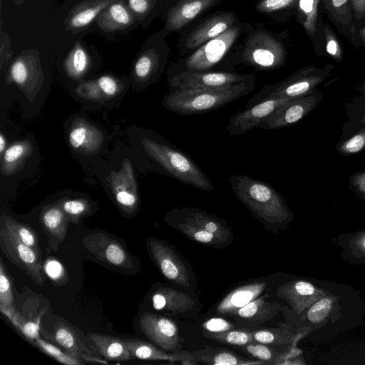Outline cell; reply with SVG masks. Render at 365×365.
Instances as JSON below:
<instances>
[{"label": "cell", "mask_w": 365, "mask_h": 365, "mask_svg": "<svg viewBox=\"0 0 365 365\" xmlns=\"http://www.w3.org/2000/svg\"><path fill=\"white\" fill-rule=\"evenodd\" d=\"M286 58L283 34L274 33L264 24H257L236 46L225 71H233L236 66L242 63L257 71H272L283 66Z\"/></svg>", "instance_id": "cell-1"}, {"label": "cell", "mask_w": 365, "mask_h": 365, "mask_svg": "<svg viewBox=\"0 0 365 365\" xmlns=\"http://www.w3.org/2000/svg\"><path fill=\"white\" fill-rule=\"evenodd\" d=\"M252 28L250 22L240 21L194 52L171 63L168 69V77L183 71H225L228 58Z\"/></svg>", "instance_id": "cell-2"}, {"label": "cell", "mask_w": 365, "mask_h": 365, "mask_svg": "<svg viewBox=\"0 0 365 365\" xmlns=\"http://www.w3.org/2000/svg\"><path fill=\"white\" fill-rule=\"evenodd\" d=\"M256 83L248 82L217 89L170 88L163 105L181 115L209 112L250 93Z\"/></svg>", "instance_id": "cell-3"}, {"label": "cell", "mask_w": 365, "mask_h": 365, "mask_svg": "<svg viewBox=\"0 0 365 365\" xmlns=\"http://www.w3.org/2000/svg\"><path fill=\"white\" fill-rule=\"evenodd\" d=\"M228 181L235 196L264 223L281 224L289 217L284 198L269 184L243 174L232 175Z\"/></svg>", "instance_id": "cell-4"}, {"label": "cell", "mask_w": 365, "mask_h": 365, "mask_svg": "<svg viewBox=\"0 0 365 365\" xmlns=\"http://www.w3.org/2000/svg\"><path fill=\"white\" fill-rule=\"evenodd\" d=\"M143 145L147 153L177 180L204 191H212L214 186L192 158L175 146L144 138Z\"/></svg>", "instance_id": "cell-5"}, {"label": "cell", "mask_w": 365, "mask_h": 365, "mask_svg": "<svg viewBox=\"0 0 365 365\" xmlns=\"http://www.w3.org/2000/svg\"><path fill=\"white\" fill-rule=\"evenodd\" d=\"M239 21L232 11H217L197 19L180 34L177 44L179 53L182 56L190 54Z\"/></svg>", "instance_id": "cell-6"}, {"label": "cell", "mask_w": 365, "mask_h": 365, "mask_svg": "<svg viewBox=\"0 0 365 365\" xmlns=\"http://www.w3.org/2000/svg\"><path fill=\"white\" fill-rule=\"evenodd\" d=\"M325 78L314 68H302L279 82L264 86L248 100L245 108L267 99H291L306 96L313 92Z\"/></svg>", "instance_id": "cell-7"}, {"label": "cell", "mask_w": 365, "mask_h": 365, "mask_svg": "<svg viewBox=\"0 0 365 365\" xmlns=\"http://www.w3.org/2000/svg\"><path fill=\"white\" fill-rule=\"evenodd\" d=\"M168 34L163 28L144 41L133 66L134 76L138 81L149 83L157 80L163 72L170 52L165 40Z\"/></svg>", "instance_id": "cell-8"}, {"label": "cell", "mask_w": 365, "mask_h": 365, "mask_svg": "<svg viewBox=\"0 0 365 365\" xmlns=\"http://www.w3.org/2000/svg\"><path fill=\"white\" fill-rule=\"evenodd\" d=\"M255 79L253 73L224 71H183L168 77L170 88H224Z\"/></svg>", "instance_id": "cell-9"}, {"label": "cell", "mask_w": 365, "mask_h": 365, "mask_svg": "<svg viewBox=\"0 0 365 365\" xmlns=\"http://www.w3.org/2000/svg\"><path fill=\"white\" fill-rule=\"evenodd\" d=\"M222 0H166L161 14L168 33L181 34L192 22L217 6Z\"/></svg>", "instance_id": "cell-10"}, {"label": "cell", "mask_w": 365, "mask_h": 365, "mask_svg": "<svg viewBox=\"0 0 365 365\" xmlns=\"http://www.w3.org/2000/svg\"><path fill=\"white\" fill-rule=\"evenodd\" d=\"M0 247L6 258L24 269L38 285H43L44 277L41 255L23 243L13 232L1 226Z\"/></svg>", "instance_id": "cell-11"}, {"label": "cell", "mask_w": 365, "mask_h": 365, "mask_svg": "<svg viewBox=\"0 0 365 365\" xmlns=\"http://www.w3.org/2000/svg\"><path fill=\"white\" fill-rule=\"evenodd\" d=\"M322 100L320 91L291 99L270 114L257 126L266 130L283 128L294 125L306 117Z\"/></svg>", "instance_id": "cell-12"}, {"label": "cell", "mask_w": 365, "mask_h": 365, "mask_svg": "<svg viewBox=\"0 0 365 365\" xmlns=\"http://www.w3.org/2000/svg\"><path fill=\"white\" fill-rule=\"evenodd\" d=\"M147 247L152 259L168 280L183 287L190 286L188 270L175 251L153 237L148 239Z\"/></svg>", "instance_id": "cell-13"}, {"label": "cell", "mask_w": 365, "mask_h": 365, "mask_svg": "<svg viewBox=\"0 0 365 365\" xmlns=\"http://www.w3.org/2000/svg\"><path fill=\"white\" fill-rule=\"evenodd\" d=\"M87 250L98 259L122 269L133 267L130 256L118 241L104 233L88 235L83 237Z\"/></svg>", "instance_id": "cell-14"}, {"label": "cell", "mask_w": 365, "mask_h": 365, "mask_svg": "<svg viewBox=\"0 0 365 365\" xmlns=\"http://www.w3.org/2000/svg\"><path fill=\"white\" fill-rule=\"evenodd\" d=\"M142 331L153 342L167 351H177L180 347L178 327L170 319L145 312L139 320Z\"/></svg>", "instance_id": "cell-15"}, {"label": "cell", "mask_w": 365, "mask_h": 365, "mask_svg": "<svg viewBox=\"0 0 365 365\" xmlns=\"http://www.w3.org/2000/svg\"><path fill=\"white\" fill-rule=\"evenodd\" d=\"M95 24L98 33L108 38L110 36L126 34L139 26L125 0H116L106 7Z\"/></svg>", "instance_id": "cell-16"}, {"label": "cell", "mask_w": 365, "mask_h": 365, "mask_svg": "<svg viewBox=\"0 0 365 365\" xmlns=\"http://www.w3.org/2000/svg\"><path fill=\"white\" fill-rule=\"evenodd\" d=\"M293 99V98H291ZM291 99H267L230 116L227 130L231 135H243Z\"/></svg>", "instance_id": "cell-17"}, {"label": "cell", "mask_w": 365, "mask_h": 365, "mask_svg": "<svg viewBox=\"0 0 365 365\" xmlns=\"http://www.w3.org/2000/svg\"><path fill=\"white\" fill-rule=\"evenodd\" d=\"M53 340L68 353L75 356L83 364L95 363L107 364L108 361L96 356L81 340L75 329L64 323H58L54 328Z\"/></svg>", "instance_id": "cell-18"}, {"label": "cell", "mask_w": 365, "mask_h": 365, "mask_svg": "<svg viewBox=\"0 0 365 365\" xmlns=\"http://www.w3.org/2000/svg\"><path fill=\"white\" fill-rule=\"evenodd\" d=\"M116 0H86L75 5L64 20L66 31H82L95 23L103 10Z\"/></svg>", "instance_id": "cell-19"}, {"label": "cell", "mask_w": 365, "mask_h": 365, "mask_svg": "<svg viewBox=\"0 0 365 365\" xmlns=\"http://www.w3.org/2000/svg\"><path fill=\"white\" fill-rule=\"evenodd\" d=\"M133 358L141 360H159L170 362L180 361L182 364H195V359L190 353L180 352L167 354L151 344L134 339H123Z\"/></svg>", "instance_id": "cell-20"}, {"label": "cell", "mask_w": 365, "mask_h": 365, "mask_svg": "<svg viewBox=\"0 0 365 365\" xmlns=\"http://www.w3.org/2000/svg\"><path fill=\"white\" fill-rule=\"evenodd\" d=\"M112 183L115 198L119 205L128 212L134 210L138 205V197L132 167L128 160H125L123 170L115 173Z\"/></svg>", "instance_id": "cell-21"}, {"label": "cell", "mask_w": 365, "mask_h": 365, "mask_svg": "<svg viewBox=\"0 0 365 365\" xmlns=\"http://www.w3.org/2000/svg\"><path fill=\"white\" fill-rule=\"evenodd\" d=\"M267 287L264 282H257L239 287L227 294L217 304L216 312L231 316L262 293Z\"/></svg>", "instance_id": "cell-22"}, {"label": "cell", "mask_w": 365, "mask_h": 365, "mask_svg": "<svg viewBox=\"0 0 365 365\" xmlns=\"http://www.w3.org/2000/svg\"><path fill=\"white\" fill-rule=\"evenodd\" d=\"M173 211L184 220L215 235L222 242L231 237L230 229L213 215L195 207H183Z\"/></svg>", "instance_id": "cell-23"}, {"label": "cell", "mask_w": 365, "mask_h": 365, "mask_svg": "<svg viewBox=\"0 0 365 365\" xmlns=\"http://www.w3.org/2000/svg\"><path fill=\"white\" fill-rule=\"evenodd\" d=\"M155 309L173 313H183L190 310L194 300L184 292L169 287H160L151 297Z\"/></svg>", "instance_id": "cell-24"}, {"label": "cell", "mask_w": 365, "mask_h": 365, "mask_svg": "<svg viewBox=\"0 0 365 365\" xmlns=\"http://www.w3.org/2000/svg\"><path fill=\"white\" fill-rule=\"evenodd\" d=\"M87 338L106 360L125 361L133 358L123 339L96 333L88 334Z\"/></svg>", "instance_id": "cell-25"}, {"label": "cell", "mask_w": 365, "mask_h": 365, "mask_svg": "<svg viewBox=\"0 0 365 365\" xmlns=\"http://www.w3.org/2000/svg\"><path fill=\"white\" fill-rule=\"evenodd\" d=\"M267 294L258 297L231 316L260 324L267 322L273 319L279 309V305L274 302L267 301Z\"/></svg>", "instance_id": "cell-26"}, {"label": "cell", "mask_w": 365, "mask_h": 365, "mask_svg": "<svg viewBox=\"0 0 365 365\" xmlns=\"http://www.w3.org/2000/svg\"><path fill=\"white\" fill-rule=\"evenodd\" d=\"M41 223L45 232L57 246L67 232V215L60 206L46 207L41 213Z\"/></svg>", "instance_id": "cell-27"}, {"label": "cell", "mask_w": 365, "mask_h": 365, "mask_svg": "<svg viewBox=\"0 0 365 365\" xmlns=\"http://www.w3.org/2000/svg\"><path fill=\"white\" fill-rule=\"evenodd\" d=\"M166 0H125L139 26L146 29L161 16Z\"/></svg>", "instance_id": "cell-28"}, {"label": "cell", "mask_w": 365, "mask_h": 365, "mask_svg": "<svg viewBox=\"0 0 365 365\" xmlns=\"http://www.w3.org/2000/svg\"><path fill=\"white\" fill-rule=\"evenodd\" d=\"M198 357L195 360L202 361L209 364L217 365H251V364H263L264 363L259 360H250L241 357L234 353L226 350H217L213 353L207 354L205 351H200L194 353Z\"/></svg>", "instance_id": "cell-29"}, {"label": "cell", "mask_w": 365, "mask_h": 365, "mask_svg": "<svg viewBox=\"0 0 365 365\" xmlns=\"http://www.w3.org/2000/svg\"><path fill=\"white\" fill-rule=\"evenodd\" d=\"M1 226L13 232L23 243L41 255L38 238L35 231L31 227L8 216L1 217Z\"/></svg>", "instance_id": "cell-30"}, {"label": "cell", "mask_w": 365, "mask_h": 365, "mask_svg": "<svg viewBox=\"0 0 365 365\" xmlns=\"http://www.w3.org/2000/svg\"><path fill=\"white\" fill-rule=\"evenodd\" d=\"M90 58L87 51L80 42H76L70 51L66 62L68 74L74 78L83 75L89 66Z\"/></svg>", "instance_id": "cell-31"}, {"label": "cell", "mask_w": 365, "mask_h": 365, "mask_svg": "<svg viewBox=\"0 0 365 365\" xmlns=\"http://www.w3.org/2000/svg\"><path fill=\"white\" fill-rule=\"evenodd\" d=\"M45 311V309H42L33 319H26L18 311L8 316L7 318L25 337L33 342L39 337L41 319Z\"/></svg>", "instance_id": "cell-32"}, {"label": "cell", "mask_w": 365, "mask_h": 365, "mask_svg": "<svg viewBox=\"0 0 365 365\" xmlns=\"http://www.w3.org/2000/svg\"><path fill=\"white\" fill-rule=\"evenodd\" d=\"M0 311L6 317L16 311L14 305L12 284L2 259H0Z\"/></svg>", "instance_id": "cell-33"}, {"label": "cell", "mask_w": 365, "mask_h": 365, "mask_svg": "<svg viewBox=\"0 0 365 365\" xmlns=\"http://www.w3.org/2000/svg\"><path fill=\"white\" fill-rule=\"evenodd\" d=\"M203 334L209 339L216 340L220 343L242 346L247 344L255 342L252 331L228 330L222 332H209L203 331Z\"/></svg>", "instance_id": "cell-34"}, {"label": "cell", "mask_w": 365, "mask_h": 365, "mask_svg": "<svg viewBox=\"0 0 365 365\" xmlns=\"http://www.w3.org/2000/svg\"><path fill=\"white\" fill-rule=\"evenodd\" d=\"M177 229L191 240L202 244L215 246L222 242L215 235L183 219L178 223Z\"/></svg>", "instance_id": "cell-35"}, {"label": "cell", "mask_w": 365, "mask_h": 365, "mask_svg": "<svg viewBox=\"0 0 365 365\" xmlns=\"http://www.w3.org/2000/svg\"><path fill=\"white\" fill-rule=\"evenodd\" d=\"M242 350L255 357L256 359L262 361L267 364H278L277 360H280L279 354L276 351L264 344L252 342L244 345Z\"/></svg>", "instance_id": "cell-36"}, {"label": "cell", "mask_w": 365, "mask_h": 365, "mask_svg": "<svg viewBox=\"0 0 365 365\" xmlns=\"http://www.w3.org/2000/svg\"><path fill=\"white\" fill-rule=\"evenodd\" d=\"M34 344L41 349L46 354L53 358L56 361L66 365H79L83 364L82 361L72 356L69 353L63 352L58 347L50 344L41 338H37L33 341Z\"/></svg>", "instance_id": "cell-37"}, {"label": "cell", "mask_w": 365, "mask_h": 365, "mask_svg": "<svg viewBox=\"0 0 365 365\" xmlns=\"http://www.w3.org/2000/svg\"><path fill=\"white\" fill-rule=\"evenodd\" d=\"M299 0H258L255 9L260 14L268 15L272 19L282 11L293 7Z\"/></svg>", "instance_id": "cell-38"}, {"label": "cell", "mask_w": 365, "mask_h": 365, "mask_svg": "<svg viewBox=\"0 0 365 365\" xmlns=\"http://www.w3.org/2000/svg\"><path fill=\"white\" fill-rule=\"evenodd\" d=\"M43 271L46 276L56 284L61 285L67 282V275L62 263L58 259L49 257L43 264Z\"/></svg>", "instance_id": "cell-39"}, {"label": "cell", "mask_w": 365, "mask_h": 365, "mask_svg": "<svg viewBox=\"0 0 365 365\" xmlns=\"http://www.w3.org/2000/svg\"><path fill=\"white\" fill-rule=\"evenodd\" d=\"M365 148V127L354 135L341 143L338 152L344 155L361 152Z\"/></svg>", "instance_id": "cell-40"}, {"label": "cell", "mask_w": 365, "mask_h": 365, "mask_svg": "<svg viewBox=\"0 0 365 365\" xmlns=\"http://www.w3.org/2000/svg\"><path fill=\"white\" fill-rule=\"evenodd\" d=\"M60 207L73 221L85 215L88 210V204L81 200H68L64 201Z\"/></svg>", "instance_id": "cell-41"}, {"label": "cell", "mask_w": 365, "mask_h": 365, "mask_svg": "<svg viewBox=\"0 0 365 365\" xmlns=\"http://www.w3.org/2000/svg\"><path fill=\"white\" fill-rule=\"evenodd\" d=\"M331 302L329 299H323L315 303L309 310L307 317L312 323H319L324 319L331 309Z\"/></svg>", "instance_id": "cell-42"}, {"label": "cell", "mask_w": 365, "mask_h": 365, "mask_svg": "<svg viewBox=\"0 0 365 365\" xmlns=\"http://www.w3.org/2000/svg\"><path fill=\"white\" fill-rule=\"evenodd\" d=\"M88 138V130L84 125H78L73 128L68 135L70 145L76 149L86 145Z\"/></svg>", "instance_id": "cell-43"}, {"label": "cell", "mask_w": 365, "mask_h": 365, "mask_svg": "<svg viewBox=\"0 0 365 365\" xmlns=\"http://www.w3.org/2000/svg\"><path fill=\"white\" fill-rule=\"evenodd\" d=\"M205 331L209 332H222L230 330L234 326L222 318H212L202 324Z\"/></svg>", "instance_id": "cell-44"}, {"label": "cell", "mask_w": 365, "mask_h": 365, "mask_svg": "<svg viewBox=\"0 0 365 365\" xmlns=\"http://www.w3.org/2000/svg\"><path fill=\"white\" fill-rule=\"evenodd\" d=\"M26 148L23 143H16L8 148L4 154V162L14 163L20 160L25 154Z\"/></svg>", "instance_id": "cell-45"}, {"label": "cell", "mask_w": 365, "mask_h": 365, "mask_svg": "<svg viewBox=\"0 0 365 365\" xmlns=\"http://www.w3.org/2000/svg\"><path fill=\"white\" fill-rule=\"evenodd\" d=\"M97 84L104 94L108 96H114L118 91V83L110 76H102L98 81Z\"/></svg>", "instance_id": "cell-46"}, {"label": "cell", "mask_w": 365, "mask_h": 365, "mask_svg": "<svg viewBox=\"0 0 365 365\" xmlns=\"http://www.w3.org/2000/svg\"><path fill=\"white\" fill-rule=\"evenodd\" d=\"M289 289L294 291L297 296H309L314 292L313 285L303 281L296 282L292 285V289L291 287H289Z\"/></svg>", "instance_id": "cell-47"}, {"label": "cell", "mask_w": 365, "mask_h": 365, "mask_svg": "<svg viewBox=\"0 0 365 365\" xmlns=\"http://www.w3.org/2000/svg\"><path fill=\"white\" fill-rule=\"evenodd\" d=\"M350 182L354 188L365 194V171L352 175Z\"/></svg>", "instance_id": "cell-48"}, {"label": "cell", "mask_w": 365, "mask_h": 365, "mask_svg": "<svg viewBox=\"0 0 365 365\" xmlns=\"http://www.w3.org/2000/svg\"><path fill=\"white\" fill-rule=\"evenodd\" d=\"M314 0H299L298 6L301 14H304L306 16L309 15L312 12L313 4Z\"/></svg>", "instance_id": "cell-49"}, {"label": "cell", "mask_w": 365, "mask_h": 365, "mask_svg": "<svg viewBox=\"0 0 365 365\" xmlns=\"http://www.w3.org/2000/svg\"><path fill=\"white\" fill-rule=\"evenodd\" d=\"M327 52L333 56H335L337 51V44L334 40H330L327 46Z\"/></svg>", "instance_id": "cell-50"}, {"label": "cell", "mask_w": 365, "mask_h": 365, "mask_svg": "<svg viewBox=\"0 0 365 365\" xmlns=\"http://www.w3.org/2000/svg\"><path fill=\"white\" fill-rule=\"evenodd\" d=\"M6 148V140L2 133H0V153H3Z\"/></svg>", "instance_id": "cell-51"}, {"label": "cell", "mask_w": 365, "mask_h": 365, "mask_svg": "<svg viewBox=\"0 0 365 365\" xmlns=\"http://www.w3.org/2000/svg\"><path fill=\"white\" fill-rule=\"evenodd\" d=\"M347 1V0H332V3L334 6L339 7L344 4H345Z\"/></svg>", "instance_id": "cell-52"}, {"label": "cell", "mask_w": 365, "mask_h": 365, "mask_svg": "<svg viewBox=\"0 0 365 365\" xmlns=\"http://www.w3.org/2000/svg\"><path fill=\"white\" fill-rule=\"evenodd\" d=\"M365 0H355L356 5L359 8L363 7L364 4Z\"/></svg>", "instance_id": "cell-53"}, {"label": "cell", "mask_w": 365, "mask_h": 365, "mask_svg": "<svg viewBox=\"0 0 365 365\" xmlns=\"http://www.w3.org/2000/svg\"><path fill=\"white\" fill-rule=\"evenodd\" d=\"M16 5H21L24 3V0H14Z\"/></svg>", "instance_id": "cell-54"}, {"label": "cell", "mask_w": 365, "mask_h": 365, "mask_svg": "<svg viewBox=\"0 0 365 365\" xmlns=\"http://www.w3.org/2000/svg\"><path fill=\"white\" fill-rule=\"evenodd\" d=\"M362 36L364 37V38L365 39V29L362 31Z\"/></svg>", "instance_id": "cell-55"}, {"label": "cell", "mask_w": 365, "mask_h": 365, "mask_svg": "<svg viewBox=\"0 0 365 365\" xmlns=\"http://www.w3.org/2000/svg\"><path fill=\"white\" fill-rule=\"evenodd\" d=\"M364 247H365V239H364Z\"/></svg>", "instance_id": "cell-56"}]
</instances>
